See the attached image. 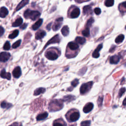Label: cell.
Segmentation results:
<instances>
[{"label":"cell","instance_id":"cell-1","mask_svg":"<svg viewBox=\"0 0 126 126\" xmlns=\"http://www.w3.org/2000/svg\"><path fill=\"white\" fill-rule=\"evenodd\" d=\"M64 104L61 100H55L52 101L49 104V109L50 111H58L62 109Z\"/></svg>","mask_w":126,"mask_h":126},{"label":"cell","instance_id":"cell-2","mask_svg":"<svg viewBox=\"0 0 126 126\" xmlns=\"http://www.w3.org/2000/svg\"><path fill=\"white\" fill-rule=\"evenodd\" d=\"M41 16V13L36 10L27 9L24 13V16L26 19H31L32 20H35Z\"/></svg>","mask_w":126,"mask_h":126},{"label":"cell","instance_id":"cell-3","mask_svg":"<svg viewBox=\"0 0 126 126\" xmlns=\"http://www.w3.org/2000/svg\"><path fill=\"white\" fill-rule=\"evenodd\" d=\"M93 84V81L89 82L88 83H84L82 84L80 88V92L82 95H84L85 94L88 92L91 89Z\"/></svg>","mask_w":126,"mask_h":126},{"label":"cell","instance_id":"cell-4","mask_svg":"<svg viewBox=\"0 0 126 126\" xmlns=\"http://www.w3.org/2000/svg\"><path fill=\"white\" fill-rule=\"evenodd\" d=\"M45 57L50 60H56L59 56L58 54L53 50H48L45 53Z\"/></svg>","mask_w":126,"mask_h":126},{"label":"cell","instance_id":"cell-5","mask_svg":"<svg viewBox=\"0 0 126 126\" xmlns=\"http://www.w3.org/2000/svg\"><path fill=\"white\" fill-rule=\"evenodd\" d=\"M63 21V17H60L56 19L55 24H54V25L53 26V28H52L53 30L54 31H57L61 28V27L62 25Z\"/></svg>","mask_w":126,"mask_h":126},{"label":"cell","instance_id":"cell-6","mask_svg":"<svg viewBox=\"0 0 126 126\" xmlns=\"http://www.w3.org/2000/svg\"><path fill=\"white\" fill-rule=\"evenodd\" d=\"M61 41V38L60 37V36L59 34H57L54 37H53L51 39H50L46 44V45H45L43 49H44L47 46L49 45L50 44H53V43H59Z\"/></svg>","mask_w":126,"mask_h":126},{"label":"cell","instance_id":"cell-7","mask_svg":"<svg viewBox=\"0 0 126 126\" xmlns=\"http://www.w3.org/2000/svg\"><path fill=\"white\" fill-rule=\"evenodd\" d=\"M10 54L6 52H3L0 54V60L2 62H7L10 57Z\"/></svg>","mask_w":126,"mask_h":126},{"label":"cell","instance_id":"cell-8","mask_svg":"<svg viewBox=\"0 0 126 126\" xmlns=\"http://www.w3.org/2000/svg\"><path fill=\"white\" fill-rule=\"evenodd\" d=\"M80 117V114L78 112L76 111L72 113L69 116L68 120L71 122H74L77 121Z\"/></svg>","mask_w":126,"mask_h":126},{"label":"cell","instance_id":"cell-9","mask_svg":"<svg viewBox=\"0 0 126 126\" xmlns=\"http://www.w3.org/2000/svg\"><path fill=\"white\" fill-rule=\"evenodd\" d=\"M22 74L21 69L20 67H16L12 71V75L14 77L16 78H18L20 77Z\"/></svg>","mask_w":126,"mask_h":126},{"label":"cell","instance_id":"cell-10","mask_svg":"<svg viewBox=\"0 0 126 126\" xmlns=\"http://www.w3.org/2000/svg\"><path fill=\"white\" fill-rule=\"evenodd\" d=\"M80 14V9L77 7H76L70 13V17L71 18H77Z\"/></svg>","mask_w":126,"mask_h":126},{"label":"cell","instance_id":"cell-11","mask_svg":"<svg viewBox=\"0 0 126 126\" xmlns=\"http://www.w3.org/2000/svg\"><path fill=\"white\" fill-rule=\"evenodd\" d=\"M93 108L94 104L91 102H89L85 105V106L83 108V110L84 113H88L91 111V110H92V109H93Z\"/></svg>","mask_w":126,"mask_h":126},{"label":"cell","instance_id":"cell-12","mask_svg":"<svg viewBox=\"0 0 126 126\" xmlns=\"http://www.w3.org/2000/svg\"><path fill=\"white\" fill-rule=\"evenodd\" d=\"M102 46H103V45L102 44H101L98 46L97 48L95 50V51L93 53V54H92L93 57H94L95 58H98L100 57L99 52L102 49Z\"/></svg>","mask_w":126,"mask_h":126},{"label":"cell","instance_id":"cell-13","mask_svg":"<svg viewBox=\"0 0 126 126\" xmlns=\"http://www.w3.org/2000/svg\"><path fill=\"white\" fill-rule=\"evenodd\" d=\"M1 77L3 78L7 79V80H10L11 76L9 73H7L5 69H3L1 71Z\"/></svg>","mask_w":126,"mask_h":126},{"label":"cell","instance_id":"cell-14","mask_svg":"<svg viewBox=\"0 0 126 126\" xmlns=\"http://www.w3.org/2000/svg\"><path fill=\"white\" fill-rule=\"evenodd\" d=\"M29 1L30 0H22V1L18 5L17 7L15 9V11H17L22 9L23 7H24L26 5H27L29 3Z\"/></svg>","mask_w":126,"mask_h":126},{"label":"cell","instance_id":"cell-15","mask_svg":"<svg viewBox=\"0 0 126 126\" xmlns=\"http://www.w3.org/2000/svg\"><path fill=\"white\" fill-rule=\"evenodd\" d=\"M46 33L43 30H40L38 31L35 34V39L37 40H41L46 35Z\"/></svg>","mask_w":126,"mask_h":126},{"label":"cell","instance_id":"cell-16","mask_svg":"<svg viewBox=\"0 0 126 126\" xmlns=\"http://www.w3.org/2000/svg\"><path fill=\"white\" fill-rule=\"evenodd\" d=\"M120 60V56L119 55H114L110 58V63L111 64H117Z\"/></svg>","mask_w":126,"mask_h":126},{"label":"cell","instance_id":"cell-17","mask_svg":"<svg viewBox=\"0 0 126 126\" xmlns=\"http://www.w3.org/2000/svg\"><path fill=\"white\" fill-rule=\"evenodd\" d=\"M8 10L6 8L3 7L1 8V9H0V17L1 18H5L8 15Z\"/></svg>","mask_w":126,"mask_h":126},{"label":"cell","instance_id":"cell-18","mask_svg":"<svg viewBox=\"0 0 126 126\" xmlns=\"http://www.w3.org/2000/svg\"><path fill=\"white\" fill-rule=\"evenodd\" d=\"M43 22V19H40L38 20L37 22H36L33 26H32V29L33 30H38L42 25Z\"/></svg>","mask_w":126,"mask_h":126},{"label":"cell","instance_id":"cell-19","mask_svg":"<svg viewBox=\"0 0 126 126\" xmlns=\"http://www.w3.org/2000/svg\"><path fill=\"white\" fill-rule=\"evenodd\" d=\"M83 13L85 15L91 14L92 13V7L90 5L85 6L83 8Z\"/></svg>","mask_w":126,"mask_h":126},{"label":"cell","instance_id":"cell-20","mask_svg":"<svg viewBox=\"0 0 126 126\" xmlns=\"http://www.w3.org/2000/svg\"><path fill=\"white\" fill-rule=\"evenodd\" d=\"M68 47L71 50H76L78 49L79 45L77 43L74 42H70L68 43Z\"/></svg>","mask_w":126,"mask_h":126},{"label":"cell","instance_id":"cell-21","mask_svg":"<svg viewBox=\"0 0 126 126\" xmlns=\"http://www.w3.org/2000/svg\"><path fill=\"white\" fill-rule=\"evenodd\" d=\"M48 116V114L47 112H45L42 113H41L40 114H39L36 119H37V121H42L43 120L45 119Z\"/></svg>","mask_w":126,"mask_h":126},{"label":"cell","instance_id":"cell-22","mask_svg":"<svg viewBox=\"0 0 126 126\" xmlns=\"http://www.w3.org/2000/svg\"><path fill=\"white\" fill-rule=\"evenodd\" d=\"M22 23H23V19L21 17H19L18 19H17L14 22L12 23V27H18L21 25Z\"/></svg>","mask_w":126,"mask_h":126},{"label":"cell","instance_id":"cell-23","mask_svg":"<svg viewBox=\"0 0 126 126\" xmlns=\"http://www.w3.org/2000/svg\"><path fill=\"white\" fill-rule=\"evenodd\" d=\"M61 33L64 37H67V36L69 33V30L68 27L67 26H64L61 30Z\"/></svg>","mask_w":126,"mask_h":126},{"label":"cell","instance_id":"cell-24","mask_svg":"<svg viewBox=\"0 0 126 126\" xmlns=\"http://www.w3.org/2000/svg\"><path fill=\"white\" fill-rule=\"evenodd\" d=\"M45 89L44 88H39L35 90L34 92V96H38L41 94H43L45 92Z\"/></svg>","mask_w":126,"mask_h":126},{"label":"cell","instance_id":"cell-25","mask_svg":"<svg viewBox=\"0 0 126 126\" xmlns=\"http://www.w3.org/2000/svg\"><path fill=\"white\" fill-rule=\"evenodd\" d=\"M76 99V97L72 95H68L66 96L63 98V101H67V102H70L75 100Z\"/></svg>","mask_w":126,"mask_h":126},{"label":"cell","instance_id":"cell-26","mask_svg":"<svg viewBox=\"0 0 126 126\" xmlns=\"http://www.w3.org/2000/svg\"><path fill=\"white\" fill-rule=\"evenodd\" d=\"M124 39H125V36L124 34H120L116 38L115 42L116 43L119 44L123 42Z\"/></svg>","mask_w":126,"mask_h":126},{"label":"cell","instance_id":"cell-27","mask_svg":"<svg viewBox=\"0 0 126 126\" xmlns=\"http://www.w3.org/2000/svg\"><path fill=\"white\" fill-rule=\"evenodd\" d=\"M18 34H19V30H15L11 34H10L9 35L8 38L11 39H13L15 38L16 37H17L18 35Z\"/></svg>","mask_w":126,"mask_h":126},{"label":"cell","instance_id":"cell-28","mask_svg":"<svg viewBox=\"0 0 126 126\" xmlns=\"http://www.w3.org/2000/svg\"><path fill=\"white\" fill-rule=\"evenodd\" d=\"M12 104L9 103H8L5 101H3L1 103V106L2 108H3V109H9L10 107H11L12 106Z\"/></svg>","mask_w":126,"mask_h":126},{"label":"cell","instance_id":"cell-29","mask_svg":"<svg viewBox=\"0 0 126 126\" xmlns=\"http://www.w3.org/2000/svg\"><path fill=\"white\" fill-rule=\"evenodd\" d=\"M76 41L80 44H84L86 42V40L85 38L81 37H77L76 39Z\"/></svg>","mask_w":126,"mask_h":126},{"label":"cell","instance_id":"cell-30","mask_svg":"<svg viewBox=\"0 0 126 126\" xmlns=\"http://www.w3.org/2000/svg\"><path fill=\"white\" fill-rule=\"evenodd\" d=\"M114 3V0H105L104 5L107 7H110L113 6Z\"/></svg>","mask_w":126,"mask_h":126},{"label":"cell","instance_id":"cell-31","mask_svg":"<svg viewBox=\"0 0 126 126\" xmlns=\"http://www.w3.org/2000/svg\"><path fill=\"white\" fill-rule=\"evenodd\" d=\"M82 34L85 36V37H89L90 34V30H89V28H86L85 29H84L82 33Z\"/></svg>","mask_w":126,"mask_h":126},{"label":"cell","instance_id":"cell-32","mask_svg":"<svg viewBox=\"0 0 126 126\" xmlns=\"http://www.w3.org/2000/svg\"><path fill=\"white\" fill-rule=\"evenodd\" d=\"M94 22V19L93 18V17H91L90 18L87 22V24H86V26L87 28H90V27L92 26L93 23Z\"/></svg>","mask_w":126,"mask_h":126},{"label":"cell","instance_id":"cell-33","mask_svg":"<svg viewBox=\"0 0 126 126\" xmlns=\"http://www.w3.org/2000/svg\"><path fill=\"white\" fill-rule=\"evenodd\" d=\"M21 40H19L18 41H17V42H14L12 46V47L14 49L15 48H17L18 47H19L20 44H21Z\"/></svg>","mask_w":126,"mask_h":126},{"label":"cell","instance_id":"cell-34","mask_svg":"<svg viewBox=\"0 0 126 126\" xmlns=\"http://www.w3.org/2000/svg\"><path fill=\"white\" fill-rule=\"evenodd\" d=\"M3 48L4 50H8L10 49V43L8 41H7L4 45V47H3Z\"/></svg>","mask_w":126,"mask_h":126},{"label":"cell","instance_id":"cell-35","mask_svg":"<svg viewBox=\"0 0 126 126\" xmlns=\"http://www.w3.org/2000/svg\"><path fill=\"white\" fill-rule=\"evenodd\" d=\"M87 69V68L86 67H85L82 68V69H81L79 70V71L78 72V74L79 75V76H83V75L86 73V71Z\"/></svg>","mask_w":126,"mask_h":126},{"label":"cell","instance_id":"cell-36","mask_svg":"<svg viewBox=\"0 0 126 126\" xmlns=\"http://www.w3.org/2000/svg\"><path fill=\"white\" fill-rule=\"evenodd\" d=\"M71 85L74 87H76L79 84V80L78 79H75L71 82Z\"/></svg>","mask_w":126,"mask_h":126},{"label":"cell","instance_id":"cell-37","mask_svg":"<svg viewBox=\"0 0 126 126\" xmlns=\"http://www.w3.org/2000/svg\"><path fill=\"white\" fill-rule=\"evenodd\" d=\"M126 92V88H122L119 92V97L120 98L122 96V95H123V94Z\"/></svg>","mask_w":126,"mask_h":126},{"label":"cell","instance_id":"cell-38","mask_svg":"<svg viewBox=\"0 0 126 126\" xmlns=\"http://www.w3.org/2000/svg\"><path fill=\"white\" fill-rule=\"evenodd\" d=\"M53 125H66V124L65 123H61V122H59V119L54 121V122Z\"/></svg>","mask_w":126,"mask_h":126},{"label":"cell","instance_id":"cell-39","mask_svg":"<svg viewBox=\"0 0 126 126\" xmlns=\"http://www.w3.org/2000/svg\"><path fill=\"white\" fill-rule=\"evenodd\" d=\"M91 125V121H85L82 122L81 123V126H90Z\"/></svg>","mask_w":126,"mask_h":126},{"label":"cell","instance_id":"cell-40","mask_svg":"<svg viewBox=\"0 0 126 126\" xmlns=\"http://www.w3.org/2000/svg\"><path fill=\"white\" fill-rule=\"evenodd\" d=\"M102 101H103V97H99L98 100V104L100 107L101 106L102 104Z\"/></svg>","mask_w":126,"mask_h":126},{"label":"cell","instance_id":"cell-41","mask_svg":"<svg viewBox=\"0 0 126 126\" xmlns=\"http://www.w3.org/2000/svg\"><path fill=\"white\" fill-rule=\"evenodd\" d=\"M94 12L97 15H100L101 13V9L99 8H95Z\"/></svg>","mask_w":126,"mask_h":126},{"label":"cell","instance_id":"cell-42","mask_svg":"<svg viewBox=\"0 0 126 126\" xmlns=\"http://www.w3.org/2000/svg\"><path fill=\"white\" fill-rule=\"evenodd\" d=\"M4 33H5V30L4 28L2 26H1L0 27V36H1V37L3 36Z\"/></svg>","mask_w":126,"mask_h":126},{"label":"cell","instance_id":"cell-43","mask_svg":"<svg viewBox=\"0 0 126 126\" xmlns=\"http://www.w3.org/2000/svg\"><path fill=\"white\" fill-rule=\"evenodd\" d=\"M27 26H28V24L27 23H24V24H23L22 26H20V29H21L22 30L25 29L26 28V27H27Z\"/></svg>","mask_w":126,"mask_h":126},{"label":"cell","instance_id":"cell-44","mask_svg":"<svg viewBox=\"0 0 126 126\" xmlns=\"http://www.w3.org/2000/svg\"><path fill=\"white\" fill-rule=\"evenodd\" d=\"M116 47V46H115V45H113V46L111 47V48L110 49V50H109V52H113L115 50Z\"/></svg>","mask_w":126,"mask_h":126},{"label":"cell","instance_id":"cell-45","mask_svg":"<svg viewBox=\"0 0 126 126\" xmlns=\"http://www.w3.org/2000/svg\"><path fill=\"white\" fill-rule=\"evenodd\" d=\"M51 25H52V23H50L49 24H48L47 26H46V29L50 31L51 29Z\"/></svg>","mask_w":126,"mask_h":126},{"label":"cell","instance_id":"cell-46","mask_svg":"<svg viewBox=\"0 0 126 126\" xmlns=\"http://www.w3.org/2000/svg\"><path fill=\"white\" fill-rule=\"evenodd\" d=\"M120 6L123 7L124 8H125L126 9V2L122 3V4L120 5Z\"/></svg>","mask_w":126,"mask_h":126},{"label":"cell","instance_id":"cell-47","mask_svg":"<svg viewBox=\"0 0 126 126\" xmlns=\"http://www.w3.org/2000/svg\"><path fill=\"white\" fill-rule=\"evenodd\" d=\"M123 104L124 105H125V106L126 105V98L124 100L123 102Z\"/></svg>","mask_w":126,"mask_h":126},{"label":"cell","instance_id":"cell-48","mask_svg":"<svg viewBox=\"0 0 126 126\" xmlns=\"http://www.w3.org/2000/svg\"><path fill=\"white\" fill-rule=\"evenodd\" d=\"M125 29H126V27H125Z\"/></svg>","mask_w":126,"mask_h":126}]
</instances>
